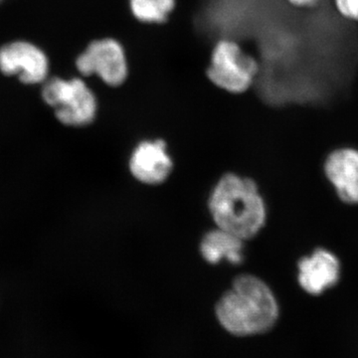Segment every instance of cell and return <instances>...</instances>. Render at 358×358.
I'll return each mask as SVG.
<instances>
[{
  "instance_id": "obj_10",
  "label": "cell",
  "mask_w": 358,
  "mask_h": 358,
  "mask_svg": "<svg viewBox=\"0 0 358 358\" xmlns=\"http://www.w3.org/2000/svg\"><path fill=\"white\" fill-rule=\"evenodd\" d=\"M244 240L216 227L209 231L200 242V253L209 264H219L221 261L239 265L244 259Z\"/></svg>"
},
{
  "instance_id": "obj_4",
  "label": "cell",
  "mask_w": 358,
  "mask_h": 358,
  "mask_svg": "<svg viewBox=\"0 0 358 358\" xmlns=\"http://www.w3.org/2000/svg\"><path fill=\"white\" fill-rule=\"evenodd\" d=\"M258 70L255 59L245 53L239 44L223 39L212 50L207 75L218 88L241 94L252 86Z\"/></svg>"
},
{
  "instance_id": "obj_9",
  "label": "cell",
  "mask_w": 358,
  "mask_h": 358,
  "mask_svg": "<svg viewBox=\"0 0 358 358\" xmlns=\"http://www.w3.org/2000/svg\"><path fill=\"white\" fill-rule=\"evenodd\" d=\"M326 173L343 201L358 203V152L336 150L327 159Z\"/></svg>"
},
{
  "instance_id": "obj_2",
  "label": "cell",
  "mask_w": 358,
  "mask_h": 358,
  "mask_svg": "<svg viewBox=\"0 0 358 358\" xmlns=\"http://www.w3.org/2000/svg\"><path fill=\"white\" fill-rule=\"evenodd\" d=\"M208 209L216 227L244 241L260 232L267 216L255 181L235 173L219 179L209 196Z\"/></svg>"
},
{
  "instance_id": "obj_6",
  "label": "cell",
  "mask_w": 358,
  "mask_h": 358,
  "mask_svg": "<svg viewBox=\"0 0 358 358\" xmlns=\"http://www.w3.org/2000/svg\"><path fill=\"white\" fill-rule=\"evenodd\" d=\"M0 71L7 76L18 75L24 84L43 83L48 75V59L35 45L16 41L0 48Z\"/></svg>"
},
{
  "instance_id": "obj_8",
  "label": "cell",
  "mask_w": 358,
  "mask_h": 358,
  "mask_svg": "<svg viewBox=\"0 0 358 358\" xmlns=\"http://www.w3.org/2000/svg\"><path fill=\"white\" fill-rule=\"evenodd\" d=\"M339 262L327 250H317L299 263V282L308 294H320L338 281Z\"/></svg>"
},
{
  "instance_id": "obj_11",
  "label": "cell",
  "mask_w": 358,
  "mask_h": 358,
  "mask_svg": "<svg viewBox=\"0 0 358 358\" xmlns=\"http://www.w3.org/2000/svg\"><path fill=\"white\" fill-rule=\"evenodd\" d=\"M176 7V0H129L134 17L143 23L164 22Z\"/></svg>"
},
{
  "instance_id": "obj_12",
  "label": "cell",
  "mask_w": 358,
  "mask_h": 358,
  "mask_svg": "<svg viewBox=\"0 0 358 358\" xmlns=\"http://www.w3.org/2000/svg\"><path fill=\"white\" fill-rule=\"evenodd\" d=\"M334 6L343 17L358 21V0H334Z\"/></svg>"
},
{
  "instance_id": "obj_1",
  "label": "cell",
  "mask_w": 358,
  "mask_h": 358,
  "mask_svg": "<svg viewBox=\"0 0 358 358\" xmlns=\"http://www.w3.org/2000/svg\"><path fill=\"white\" fill-rule=\"evenodd\" d=\"M221 326L238 336L268 331L277 322L279 307L267 284L253 275H240L216 305Z\"/></svg>"
},
{
  "instance_id": "obj_5",
  "label": "cell",
  "mask_w": 358,
  "mask_h": 358,
  "mask_svg": "<svg viewBox=\"0 0 358 358\" xmlns=\"http://www.w3.org/2000/svg\"><path fill=\"white\" fill-rule=\"evenodd\" d=\"M78 71L84 76L96 75L109 86H120L129 74L128 60L124 47L113 38L95 40L80 54Z\"/></svg>"
},
{
  "instance_id": "obj_13",
  "label": "cell",
  "mask_w": 358,
  "mask_h": 358,
  "mask_svg": "<svg viewBox=\"0 0 358 358\" xmlns=\"http://www.w3.org/2000/svg\"><path fill=\"white\" fill-rule=\"evenodd\" d=\"M289 4L299 8L315 6L320 0H287Z\"/></svg>"
},
{
  "instance_id": "obj_14",
  "label": "cell",
  "mask_w": 358,
  "mask_h": 358,
  "mask_svg": "<svg viewBox=\"0 0 358 358\" xmlns=\"http://www.w3.org/2000/svg\"><path fill=\"white\" fill-rule=\"evenodd\" d=\"M0 1H1V0H0Z\"/></svg>"
},
{
  "instance_id": "obj_3",
  "label": "cell",
  "mask_w": 358,
  "mask_h": 358,
  "mask_svg": "<svg viewBox=\"0 0 358 358\" xmlns=\"http://www.w3.org/2000/svg\"><path fill=\"white\" fill-rule=\"evenodd\" d=\"M42 98L55 110L56 117L65 126H88L96 119L98 103L95 94L79 78L46 80Z\"/></svg>"
},
{
  "instance_id": "obj_7",
  "label": "cell",
  "mask_w": 358,
  "mask_h": 358,
  "mask_svg": "<svg viewBox=\"0 0 358 358\" xmlns=\"http://www.w3.org/2000/svg\"><path fill=\"white\" fill-rule=\"evenodd\" d=\"M129 169L131 176L143 185L164 183L173 169V159L167 152L166 141H141L131 152Z\"/></svg>"
}]
</instances>
